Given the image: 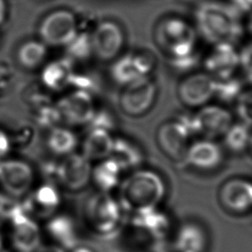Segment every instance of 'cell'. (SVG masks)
<instances>
[{"instance_id":"obj_34","label":"cell","mask_w":252,"mask_h":252,"mask_svg":"<svg viewBox=\"0 0 252 252\" xmlns=\"http://www.w3.org/2000/svg\"><path fill=\"white\" fill-rule=\"evenodd\" d=\"M88 124L90 125V129H101L111 133L116 126L112 113L104 109H95L91 121Z\"/></svg>"},{"instance_id":"obj_43","label":"cell","mask_w":252,"mask_h":252,"mask_svg":"<svg viewBox=\"0 0 252 252\" xmlns=\"http://www.w3.org/2000/svg\"><path fill=\"white\" fill-rule=\"evenodd\" d=\"M248 150L251 152V155H252V134H251V139H250V143H249V148Z\"/></svg>"},{"instance_id":"obj_39","label":"cell","mask_w":252,"mask_h":252,"mask_svg":"<svg viewBox=\"0 0 252 252\" xmlns=\"http://www.w3.org/2000/svg\"><path fill=\"white\" fill-rule=\"evenodd\" d=\"M67 252H97V251L94 248H93L92 246L80 242L77 245H75L74 247H72L71 249L67 250Z\"/></svg>"},{"instance_id":"obj_11","label":"cell","mask_w":252,"mask_h":252,"mask_svg":"<svg viewBox=\"0 0 252 252\" xmlns=\"http://www.w3.org/2000/svg\"><path fill=\"white\" fill-rule=\"evenodd\" d=\"M216 79L204 72L190 73L178 84L176 94L182 104L200 108L215 98Z\"/></svg>"},{"instance_id":"obj_13","label":"cell","mask_w":252,"mask_h":252,"mask_svg":"<svg viewBox=\"0 0 252 252\" xmlns=\"http://www.w3.org/2000/svg\"><path fill=\"white\" fill-rule=\"evenodd\" d=\"M33 181V170L28 162L19 159L0 161V187L4 193L21 200L32 189Z\"/></svg>"},{"instance_id":"obj_30","label":"cell","mask_w":252,"mask_h":252,"mask_svg":"<svg viewBox=\"0 0 252 252\" xmlns=\"http://www.w3.org/2000/svg\"><path fill=\"white\" fill-rule=\"evenodd\" d=\"M71 77L70 66L65 62L51 63L42 72L43 83L52 89L65 87Z\"/></svg>"},{"instance_id":"obj_10","label":"cell","mask_w":252,"mask_h":252,"mask_svg":"<svg viewBox=\"0 0 252 252\" xmlns=\"http://www.w3.org/2000/svg\"><path fill=\"white\" fill-rule=\"evenodd\" d=\"M93 54L101 61H113L122 52L125 34L122 27L112 20L99 22L91 32Z\"/></svg>"},{"instance_id":"obj_9","label":"cell","mask_w":252,"mask_h":252,"mask_svg":"<svg viewBox=\"0 0 252 252\" xmlns=\"http://www.w3.org/2000/svg\"><path fill=\"white\" fill-rule=\"evenodd\" d=\"M41 228L44 241L56 244L66 250L81 241L83 228L79 218L63 210L41 222Z\"/></svg>"},{"instance_id":"obj_22","label":"cell","mask_w":252,"mask_h":252,"mask_svg":"<svg viewBox=\"0 0 252 252\" xmlns=\"http://www.w3.org/2000/svg\"><path fill=\"white\" fill-rule=\"evenodd\" d=\"M95 107L90 93L82 90L66 96L61 103V113L65 120L74 125L88 124Z\"/></svg>"},{"instance_id":"obj_12","label":"cell","mask_w":252,"mask_h":252,"mask_svg":"<svg viewBox=\"0 0 252 252\" xmlns=\"http://www.w3.org/2000/svg\"><path fill=\"white\" fill-rule=\"evenodd\" d=\"M24 212L40 223L62 210V196L51 184H42L32 189L21 199Z\"/></svg>"},{"instance_id":"obj_33","label":"cell","mask_w":252,"mask_h":252,"mask_svg":"<svg viewBox=\"0 0 252 252\" xmlns=\"http://www.w3.org/2000/svg\"><path fill=\"white\" fill-rule=\"evenodd\" d=\"M235 111L240 121L252 127V92H243L235 101Z\"/></svg>"},{"instance_id":"obj_2","label":"cell","mask_w":252,"mask_h":252,"mask_svg":"<svg viewBox=\"0 0 252 252\" xmlns=\"http://www.w3.org/2000/svg\"><path fill=\"white\" fill-rule=\"evenodd\" d=\"M196 31L212 45L235 44L243 34V23L239 12L230 5L205 2L195 12Z\"/></svg>"},{"instance_id":"obj_1","label":"cell","mask_w":252,"mask_h":252,"mask_svg":"<svg viewBox=\"0 0 252 252\" xmlns=\"http://www.w3.org/2000/svg\"><path fill=\"white\" fill-rule=\"evenodd\" d=\"M165 195L163 177L154 169L139 167L122 178L116 197L124 213L137 215L159 208Z\"/></svg>"},{"instance_id":"obj_32","label":"cell","mask_w":252,"mask_h":252,"mask_svg":"<svg viewBox=\"0 0 252 252\" xmlns=\"http://www.w3.org/2000/svg\"><path fill=\"white\" fill-rule=\"evenodd\" d=\"M200 60H201V57L197 50L186 55L167 58L169 66L173 70L180 73H190L194 71L199 65Z\"/></svg>"},{"instance_id":"obj_29","label":"cell","mask_w":252,"mask_h":252,"mask_svg":"<svg viewBox=\"0 0 252 252\" xmlns=\"http://www.w3.org/2000/svg\"><path fill=\"white\" fill-rule=\"evenodd\" d=\"M46 46L42 41L31 40L25 42L18 51V59L26 68L39 66L46 56Z\"/></svg>"},{"instance_id":"obj_7","label":"cell","mask_w":252,"mask_h":252,"mask_svg":"<svg viewBox=\"0 0 252 252\" xmlns=\"http://www.w3.org/2000/svg\"><path fill=\"white\" fill-rule=\"evenodd\" d=\"M155 68V57L147 51H128L120 54L110 68L111 79L123 87L150 77Z\"/></svg>"},{"instance_id":"obj_16","label":"cell","mask_w":252,"mask_h":252,"mask_svg":"<svg viewBox=\"0 0 252 252\" xmlns=\"http://www.w3.org/2000/svg\"><path fill=\"white\" fill-rule=\"evenodd\" d=\"M219 202L231 214L242 215L252 211V181L243 177L225 180L220 187Z\"/></svg>"},{"instance_id":"obj_20","label":"cell","mask_w":252,"mask_h":252,"mask_svg":"<svg viewBox=\"0 0 252 252\" xmlns=\"http://www.w3.org/2000/svg\"><path fill=\"white\" fill-rule=\"evenodd\" d=\"M92 168V161L84 155H67L58 170L61 185L71 192L83 190L91 181Z\"/></svg>"},{"instance_id":"obj_4","label":"cell","mask_w":252,"mask_h":252,"mask_svg":"<svg viewBox=\"0 0 252 252\" xmlns=\"http://www.w3.org/2000/svg\"><path fill=\"white\" fill-rule=\"evenodd\" d=\"M198 32L191 24L179 17L159 20L154 29L156 45L167 56L178 57L197 50Z\"/></svg>"},{"instance_id":"obj_23","label":"cell","mask_w":252,"mask_h":252,"mask_svg":"<svg viewBox=\"0 0 252 252\" xmlns=\"http://www.w3.org/2000/svg\"><path fill=\"white\" fill-rule=\"evenodd\" d=\"M109 158L117 163L123 172H130L141 166L144 154L141 148L128 138L115 137Z\"/></svg>"},{"instance_id":"obj_5","label":"cell","mask_w":252,"mask_h":252,"mask_svg":"<svg viewBox=\"0 0 252 252\" xmlns=\"http://www.w3.org/2000/svg\"><path fill=\"white\" fill-rule=\"evenodd\" d=\"M10 252H33L43 241L41 223L24 210L3 224Z\"/></svg>"},{"instance_id":"obj_21","label":"cell","mask_w":252,"mask_h":252,"mask_svg":"<svg viewBox=\"0 0 252 252\" xmlns=\"http://www.w3.org/2000/svg\"><path fill=\"white\" fill-rule=\"evenodd\" d=\"M172 252H207L209 235L204 225L194 220L182 222L172 233Z\"/></svg>"},{"instance_id":"obj_31","label":"cell","mask_w":252,"mask_h":252,"mask_svg":"<svg viewBox=\"0 0 252 252\" xmlns=\"http://www.w3.org/2000/svg\"><path fill=\"white\" fill-rule=\"evenodd\" d=\"M69 53L76 59L85 60L93 54V45L91 32H83L76 34L73 40L67 45Z\"/></svg>"},{"instance_id":"obj_38","label":"cell","mask_w":252,"mask_h":252,"mask_svg":"<svg viewBox=\"0 0 252 252\" xmlns=\"http://www.w3.org/2000/svg\"><path fill=\"white\" fill-rule=\"evenodd\" d=\"M234 8L238 12H251L252 11V0H233Z\"/></svg>"},{"instance_id":"obj_40","label":"cell","mask_w":252,"mask_h":252,"mask_svg":"<svg viewBox=\"0 0 252 252\" xmlns=\"http://www.w3.org/2000/svg\"><path fill=\"white\" fill-rule=\"evenodd\" d=\"M0 252H10L5 230L1 223H0Z\"/></svg>"},{"instance_id":"obj_17","label":"cell","mask_w":252,"mask_h":252,"mask_svg":"<svg viewBox=\"0 0 252 252\" xmlns=\"http://www.w3.org/2000/svg\"><path fill=\"white\" fill-rule=\"evenodd\" d=\"M191 138L175 118L161 123L157 130V143L160 151L171 160L180 163L183 162Z\"/></svg>"},{"instance_id":"obj_28","label":"cell","mask_w":252,"mask_h":252,"mask_svg":"<svg viewBox=\"0 0 252 252\" xmlns=\"http://www.w3.org/2000/svg\"><path fill=\"white\" fill-rule=\"evenodd\" d=\"M48 147L57 155H70L77 146L76 135L67 128H54L48 136Z\"/></svg>"},{"instance_id":"obj_35","label":"cell","mask_w":252,"mask_h":252,"mask_svg":"<svg viewBox=\"0 0 252 252\" xmlns=\"http://www.w3.org/2000/svg\"><path fill=\"white\" fill-rule=\"evenodd\" d=\"M239 69L245 81L252 86V42L239 51Z\"/></svg>"},{"instance_id":"obj_6","label":"cell","mask_w":252,"mask_h":252,"mask_svg":"<svg viewBox=\"0 0 252 252\" xmlns=\"http://www.w3.org/2000/svg\"><path fill=\"white\" fill-rule=\"evenodd\" d=\"M131 218L129 230L132 234L130 237L136 238L144 245H158L170 233V219L159 208L131 215Z\"/></svg>"},{"instance_id":"obj_19","label":"cell","mask_w":252,"mask_h":252,"mask_svg":"<svg viewBox=\"0 0 252 252\" xmlns=\"http://www.w3.org/2000/svg\"><path fill=\"white\" fill-rule=\"evenodd\" d=\"M223 159L221 147L213 139L202 138L190 143L182 164L201 171L218 168Z\"/></svg>"},{"instance_id":"obj_41","label":"cell","mask_w":252,"mask_h":252,"mask_svg":"<svg viewBox=\"0 0 252 252\" xmlns=\"http://www.w3.org/2000/svg\"><path fill=\"white\" fill-rule=\"evenodd\" d=\"M245 28L247 30V32H249V34L252 36V11L248 13V17L245 23Z\"/></svg>"},{"instance_id":"obj_36","label":"cell","mask_w":252,"mask_h":252,"mask_svg":"<svg viewBox=\"0 0 252 252\" xmlns=\"http://www.w3.org/2000/svg\"><path fill=\"white\" fill-rule=\"evenodd\" d=\"M33 252H67V250L56 244L43 240L42 243Z\"/></svg>"},{"instance_id":"obj_8","label":"cell","mask_w":252,"mask_h":252,"mask_svg":"<svg viewBox=\"0 0 252 252\" xmlns=\"http://www.w3.org/2000/svg\"><path fill=\"white\" fill-rule=\"evenodd\" d=\"M121 88L118 105L123 113L131 117H139L147 113L157 98V84L151 76Z\"/></svg>"},{"instance_id":"obj_24","label":"cell","mask_w":252,"mask_h":252,"mask_svg":"<svg viewBox=\"0 0 252 252\" xmlns=\"http://www.w3.org/2000/svg\"><path fill=\"white\" fill-rule=\"evenodd\" d=\"M123 171L110 158L97 161L92 168L91 181L100 192L111 193L117 190L122 180Z\"/></svg>"},{"instance_id":"obj_27","label":"cell","mask_w":252,"mask_h":252,"mask_svg":"<svg viewBox=\"0 0 252 252\" xmlns=\"http://www.w3.org/2000/svg\"><path fill=\"white\" fill-rule=\"evenodd\" d=\"M244 92V83L236 75L216 79L215 97L222 103L235 102Z\"/></svg>"},{"instance_id":"obj_14","label":"cell","mask_w":252,"mask_h":252,"mask_svg":"<svg viewBox=\"0 0 252 252\" xmlns=\"http://www.w3.org/2000/svg\"><path fill=\"white\" fill-rule=\"evenodd\" d=\"M78 33V24L73 13L57 10L47 15L40 24L42 42L54 46H67Z\"/></svg>"},{"instance_id":"obj_18","label":"cell","mask_w":252,"mask_h":252,"mask_svg":"<svg viewBox=\"0 0 252 252\" xmlns=\"http://www.w3.org/2000/svg\"><path fill=\"white\" fill-rule=\"evenodd\" d=\"M204 71L215 79H224L235 75L239 69V51L235 44L218 43L203 60Z\"/></svg>"},{"instance_id":"obj_15","label":"cell","mask_w":252,"mask_h":252,"mask_svg":"<svg viewBox=\"0 0 252 252\" xmlns=\"http://www.w3.org/2000/svg\"><path fill=\"white\" fill-rule=\"evenodd\" d=\"M196 136L215 139L222 137L233 122V116L227 108L219 104L208 103L193 113Z\"/></svg>"},{"instance_id":"obj_26","label":"cell","mask_w":252,"mask_h":252,"mask_svg":"<svg viewBox=\"0 0 252 252\" xmlns=\"http://www.w3.org/2000/svg\"><path fill=\"white\" fill-rule=\"evenodd\" d=\"M252 134V127L242 121L232 122L222 135L224 147L231 153L240 154L247 151Z\"/></svg>"},{"instance_id":"obj_42","label":"cell","mask_w":252,"mask_h":252,"mask_svg":"<svg viewBox=\"0 0 252 252\" xmlns=\"http://www.w3.org/2000/svg\"><path fill=\"white\" fill-rule=\"evenodd\" d=\"M6 16V4L4 0H0V24L4 21Z\"/></svg>"},{"instance_id":"obj_3","label":"cell","mask_w":252,"mask_h":252,"mask_svg":"<svg viewBox=\"0 0 252 252\" xmlns=\"http://www.w3.org/2000/svg\"><path fill=\"white\" fill-rule=\"evenodd\" d=\"M124 214L116 196L97 191L85 201L79 220L83 229L104 237L119 229L123 223Z\"/></svg>"},{"instance_id":"obj_25","label":"cell","mask_w":252,"mask_h":252,"mask_svg":"<svg viewBox=\"0 0 252 252\" xmlns=\"http://www.w3.org/2000/svg\"><path fill=\"white\" fill-rule=\"evenodd\" d=\"M114 137L111 132L101 129H90L83 143L84 155L90 161H99L109 158Z\"/></svg>"},{"instance_id":"obj_37","label":"cell","mask_w":252,"mask_h":252,"mask_svg":"<svg viewBox=\"0 0 252 252\" xmlns=\"http://www.w3.org/2000/svg\"><path fill=\"white\" fill-rule=\"evenodd\" d=\"M10 142L7 134L0 130V159L9 152Z\"/></svg>"}]
</instances>
